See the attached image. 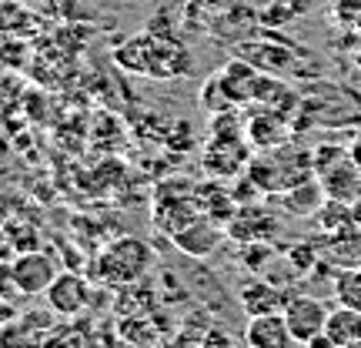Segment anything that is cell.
Masks as SVG:
<instances>
[{
    "instance_id": "obj_13",
    "label": "cell",
    "mask_w": 361,
    "mask_h": 348,
    "mask_svg": "<svg viewBox=\"0 0 361 348\" xmlns=\"http://www.w3.org/2000/svg\"><path fill=\"white\" fill-rule=\"evenodd\" d=\"M324 335L331 338L338 348L358 342V338H361V311L358 308H348V305H338V308H331L328 322H324Z\"/></svg>"
},
{
    "instance_id": "obj_2",
    "label": "cell",
    "mask_w": 361,
    "mask_h": 348,
    "mask_svg": "<svg viewBox=\"0 0 361 348\" xmlns=\"http://www.w3.org/2000/svg\"><path fill=\"white\" fill-rule=\"evenodd\" d=\"M311 161H314V181L322 184L324 198L358 205L361 168L355 161V155H351V144H318L311 151Z\"/></svg>"
},
{
    "instance_id": "obj_5",
    "label": "cell",
    "mask_w": 361,
    "mask_h": 348,
    "mask_svg": "<svg viewBox=\"0 0 361 348\" xmlns=\"http://www.w3.org/2000/svg\"><path fill=\"white\" fill-rule=\"evenodd\" d=\"M328 315H331V308L314 295H291L288 305H284V318H288V325H291V332H295V338L301 345L308 338L322 335Z\"/></svg>"
},
{
    "instance_id": "obj_19",
    "label": "cell",
    "mask_w": 361,
    "mask_h": 348,
    "mask_svg": "<svg viewBox=\"0 0 361 348\" xmlns=\"http://www.w3.org/2000/svg\"><path fill=\"white\" fill-rule=\"evenodd\" d=\"M247 348H251V345H247Z\"/></svg>"
},
{
    "instance_id": "obj_10",
    "label": "cell",
    "mask_w": 361,
    "mask_h": 348,
    "mask_svg": "<svg viewBox=\"0 0 361 348\" xmlns=\"http://www.w3.org/2000/svg\"><path fill=\"white\" fill-rule=\"evenodd\" d=\"M288 298L291 295H284L281 284L264 282V278H251V282H245L241 292H238V301H241V308H245L247 318H255V315H271V311H284Z\"/></svg>"
},
{
    "instance_id": "obj_6",
    "label": "cell",
    "mask_w": 361,
    "mask_h": 348,
    "mask_svg": "<svg viewBox=\"0 0 361 348\" xmlns=\"http://www.w3.org/2000/svg\"><path fill=\"white\" fill-rule=\"evenodd\" d=\"M57 275H61V271H57L51 255H44V251H27V255H20V258L13 261L11 282L17 284L24 295H44Z\"/></svg>"
},
{
    "instance_id": "obj_18",
    "label": "cell",
    "mask_w": 361,
    "mask_h": 348,
    "mask_svg": "<svg viewBox=\"0 0 361 348\" xmlns=\"http://www.w3.org/2000/svg\"><path fill=\"white\" fill-rule=\"evenodd\" d=\"M345 348H361V338H358V342H351V345H345Z\"/></svg>"
},
{
    "instance_id": "obj_9",
    "label": "cell",
    "mask_w": 361,
    "mask_h": 348,
    "mask_svg": "<svg viewBox=\"0 0 361 348\" xmlns=\"http://www.w3.org/2000/svg\"><path fill=\"white\" fill-rule=\"evenodd\" d=\"M44 295H47V305H51L57 315H78V311H84V305H87L90 288L80 275H74V271H61Z\"/></svg>"
},
{
    "instance_id": "obj_4",
    "label": "cell",
    "mask_w": 361,
    "mask_h": 348,
    "mask_svg": "<svg viewBox=\"0 0 361 348\" xmlns=\"http://www.w3.org/2000/svg\"><path fill=\"white\" fill-rule=\"evenodd\" d=\"M151 261H154V251H151L147 241H141V238H121V241H114L104 251L97 265H101L104 282L130 284L151 268Z\"/></svg>"
},
{
    "instance_id": "obj_8",
    "label": "cell",
    "mask_w": 361,
    "mask_h": 348,
    "mask_svg": "<svg viewBox=\"0 0 361 348\" xmlns=\"http://www.w3.org/2000/svg\"><path fill=\"white\" fill-rule=\"evenodd\" d=\"M174 245L184 251V255H191V258H207V255H214L221 245V228L214 224L211 215H197L194 221H188L178 234H174Z\"/></svg>"
},
{
    "instance_id": "obj_15",
    "label": "cell",
    "mask_w": 361,
    "mask_h": 348,
    "mask_svg": "<svg viewBox=\"0 0 361 348\" xmlns=\"http://www.w3.org/2000/svg\"><path fill=\"white\" fill-rule=\"evenodd\" d=\"M201 348H245V345H238V338H234L231 332L211 328V332L204 335V342H201Z\"/></svg>"
},
{
    "instance_id": "obj_3",
    "label": "cell",
    "mask_w": 361,
    "mask_h": 348,
    "mask_svg": "<svg viewBox=\"0 0 361 348\" xmlns=\"http://www.w3.org/2000/svg\"><path fill=\"white\" fill-rule=\"evenodd\" d=\"M114 61L124 71L134 74H151V78H180L191 71V61L184 57L178 44H161L154 37H134L124 47H117Z\"/></svg>"
},
{
    "instance_id": "obj_11",
    "label": "cell",
    "mask_w": 361,
    "mask_h": 348,
    "mask_svg": "<svg viewBox=\"0 0 361 348\" xmlns=\"http://www.w3.org/2000/svg\"><path fill=\"white\" fill-rule=\"evenodd\" d=\"M245 157H247V151H245V144H241V138H218L214 134V144L207 148V155H204V168L221 174V178H231V174H238L247 164Z\"/></svg>"
},
{
    "instance_id": "obj_17",
    "label": "cell",
    "mask_w": 361,
    "mask_h": 348,
    "mask_svg": "<svg viewBox=\"0 0 361 348\" xmlns=\"http://www.w3.org/2000/svg\"><path fill=\"white\" fill-rule=\"evenodd\" d=\"M351 155H355V161H358V168H361V134L351 141Z\"/></svg>"
},
{
    "instance_id": "obj_1",
    "label": "cell",
    "mask_w": 361,
    "mask_h": 348,
    "mask_svg": "<svg viewBox=\"0 0 361 348\" xmlns=\"http://www.w3.org/2000/svg\"><path fill=\"white\" fill-rule=\"evenodd\" d=\"M247 178H251V184H258L261 191L288 194L298 184L314 181V161H311V151H295L291 144H278L268 155H261L258 161H251Z\"/></svg>"
},
{
    "instance_id": "obj_14",
    "label": "cell",
    "mask_w": 361,
    "mask_h": 348,
    "mask_svg": "<svg viewBox=\"0 0 361 348\" xmlns=\"http://www.w3.org/2000/svg\"><path fill=\"white\" fill-rule=\"evenodd\" d=\"M335 295H338V305H348V308L361 311V268H345L338 275Z\"/></svg>"
},
{
    "instance_id": "obj_16",
    "label": "cell",
    "mask_w": 361,
    "mask_h": 348,
    "mask_svg": "<svg viewBox=\"0 0 361 348\" xmlns=\"http://www.w3.org/2000/svg\"><path fill=\"white\" fill-rule=\"evenodd\" d=\"M305 348H338V345H335V342H331V338H328V335L322 332V335L308 338V342H305Z\"/></svg>"
},
{
    "instance_id": "obj_12",
    "label": "cell",
    "mask_w": 361,
    "mask_h": 348,
    "mask_svg": "<svg viewBox=\"0 0 361 348\" xmlns=\"http://www.w3.org/2000/svg\"><path fill=\"white\" fill-rule=\"evenodd\" d=\"M245 131H247V138H251V144L258 148V151H271V148H278V144H284V124H281V117H278V111L271 114V107L268 111H261V114H251L245 121Z\"/></svg>"
},
{
    "instance_id": "obj_7",
    "label": "cell",
    "mask_w": 361,
    "mask_h": 348,
    "mask_svg": "<svg viewBox=\"0 0 361 348\" xmlns=\"http://www.w3.org/2000/svg\"><path fill=\"white\" fill-rule=\"evenodd\" d=\"M245 345L251 348H298V338L291 325L284 318V311L271 315H255L245 325Z\"/></svg>"
}]
</instances>
